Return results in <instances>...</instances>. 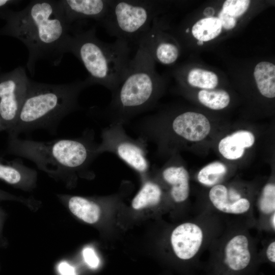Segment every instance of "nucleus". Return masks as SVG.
Segmentation results:
<instances>
[{
  "label": "nucleus",
  "mask_w": 275,
  "mask_h": 275,
  "mask_svg": "<svg viewBox=\"0 0 275 275\" xmlns=\"http://www.w3.org/2000/svg\"><path fill=\"white\" fill-rule=\"evenodd\" d=\"M257 208L259 219L256 226L264 229L269 217L275 213V184L274 182L266 183L262 188L257 200Z\"/></svg>",
  "instance_id": "nucleus-19"
},
{
  "label": "nucleus",
  "mask_w": 275,
  "mask_h": 275,
  "mask_svg": "<svg viewBox=\"0 0 275 275\" xmlns=\"http://www.w3.org/2000/svg\"><path fill=\"white\" fill-rule=\"evenodd\" d=\"M227 172V168L222 162L215 161L203 167L198 173L197 179L200 183L208 187L221 184Z\"/></svg>",
  "instance_id": "nucleus-22"
},
{
  "label": "nucleus",
  "mask_w": 275,
  "mask_h": 275,
  "mask_svg": "<svg viewBox=\"0 0 275 275\" xmlns=\"http://www.w3.org/2000/svg\"><path fill=\"white\" fill-rule=\"evenodd\" d=\"M68 207L73 214L87 223H95L99 218L100 209L99 205L87 198L71 197L68 200Z\"/></svg>",
  "instance_id": "nucleus-17"
},
{
  "label": "nucleus",
  "mask_w": 275,
  "mask_h": 275,
  "mask_svg": "<svg viewBox=\"0 0 275 275\" xmlns=\"http://www.w3.org/2000/svg\"><path fill=\"white\" fill-rule=\"evenodd\" d=\"M170 131L175 138L190 142L203 140L209 134L211 125L207 117L194 112L175 116L170 123Z\"/></svg>",
  "instance_id": "nucleus-11"
},
{
  "label": "nucleus",
  "mask_w": 275,
  "mask_h": 275,
  "mask_svg": "<svg viewBox=\"0 0 275 275\" xmlns=\"http://www.w3.org/2000/svg\"><path fill=\"white\" fill-rule=\"evenodd\" d=\"M123 126L112 124L104 128L97 151L99 155L104 152L114 154L142 176L146 175L150 168L147 142L140 137L129 136Z\"/></svg>",
  "instance_id": "nucleus-7"
},
{
  "label": "nucleus",
  "mask_w": 275,
  "mask_h": 275,
  "mask_svg": "<svg viewBox=\"0 0 275 275\" xmlns=\"http://www.w3.org/2000/svg\"><path fill=\"white\" fill-rule=\"evenodd\" d=\"M198 98L202 104L214 110L226 107L230 101L229 94L223 90H202L199 92Z\"/></svg>",
  "instance_id": "nucleus-23"
},
{
  "label": "nucleus",
  "mask_w": 275,
  "mask_h": 275,
  "mask_svg": "<svg viewBox=\"0 0 275 275\" xmlns=\"http://www.w3.org/2000/svg\"><path fill=\"white\" fill-rule=\"evenodd\" d=\"M19 1L0 0V9L8 8L10 5L19 3Z\"/></svg>",
  "instance_id": "nucleus-29"
},
{
  "label": "nucleus",
  "mask_w": 275,
  "mask_h": 275,
  "mask_svg": "<svg viewBox=\"0 0 275 275\" xmlns=\"http://www.w3.org/2000/svg\"><path fill=\"white\" fill-rule=\"evenodd\" d=\"M254 77L261 95L268 98H274V64L267 61L258 63L254 70Z\"/></svg>",
  "instance_id": "nucleus-16"
},
{
  "label": "nucleus",
  "mask_w": 275,
  "mask_h": 275,
  "mask_svg": "<svg viewBox=\"0 0 275 275\" xmlns=\"http://www.w3.org/2000/svg\"><path fill=\"white\" fill-rule=\"evenodd\" d=\"M29 79L23 67L8 72H3L0 67V117L7 132L16 122Z\"/></svg>",
  "instance_id": "nucleus-8"
},
{
  "label": "nucleus",
  "mask_w": 275,
  "mask_h": 275,
  "mask_svg": "<svg viewBox=\"0 0 275 275\" xmlns=\"http://www.w3.org/2000/svg\"><path fill=\"white\" fill-rule=\"evenodd\" d=\"M162 196V190L158 184L146 180L133 199L132 206L135 209H141L156 206L161 201Z\"/></svg>",
  "instance_id": "nucleus-18"
},
{
  "label": "nucleus",
  "mask_w": 275,
  "mask_h": 275,
  "mask_svg": "<svg viewBox=\"0 0 275 275\" xmlns=\"http://www.w3.org/2000/svg\"><path fill=\"white\" fill-rule=\"evenodd\" d=\"M163 181L170 186V195L174 202L186 201L189 194V176L183 166L171 164L163 168L160 174Z\"/></svg>",
  "instance_id": "nucleus-13"
},
{
  "label": "nucleus",
  "mask_w": 275,
  "mask_h": 275,
  "mask_svg": "<svg viewBox=\"0 0 275 275\" xmlns=\"http://www.w3.org/2000/svg\"><path fill=\"white\" fill-rule=\"evenodd\" d=\"M250 3L249 0H227L224 3L221 10L236 19L247 11Z\"/></svg>",
  "instance_id": "nucleus-24"
},
{
  "label": "nucleus",
  "mask_w": 275,
  "mask_h": 275,
  "mask_svg": "<svg viewBox=\"0 0 275 275\" xmlns=\"http://www.w3.org/2000/svg\"><path fill=\"white\" fill-rule=\"evenodd\" d=\"M83 256L86 262L92 268H96L99 260L94 250L91 248H86L83 250Z\"/></svg>",
  "instance_id": "nucleus-25"
},
{
  "label": "nucleus",
  "mask_w": 275,
  "mask_h": 275,
  "mask_svg": "<svg viewBox=\"0 0 275 275\" xmlns=\"http://www.w3.org/2000/svg\"><path fill=\"white\" fill-rule=\"evenodd\" d=\"M186 80L189 86L203 90H212L218 84V78L215 73L198 68H193L187 72Z\"/></svg>",
  "instance_id": "nucleus-21"
},
{
  "label": "nucleus",
  "mask_w": 275,
  "mask_h": 275,
  "mask_svg": "<svg viewBox=\"0 0 275 275\" xmlns=\"http://www.w3.org/2000/svg\"><path fill=\"white\" fill-rule=\"evenodd\" d=\"M204 44V42L201 41H198L197 42V44L199 46H201V45H203Z\"/></svg>",
  "instance_id": "nucleus-33"
},
{
  "label": "nucleus",
  "mask_w": 275,
  "mask_h": 275,
  "mask_svg": "<svg viewBox=\"0 0 275 275\" xmlns=\"http://www.w3.org/2000/svg\"><path fill=\"white\" fill-rule=\"evenodd\" d=\"M208 198L214 212L236 216L256 224L252 202L235 188L223 184L215 185L211 187Z\"/></svg>",
  "instance_id": "nucleus-9"
},
{
  "label": "nucleus",
  "mask_w": 275,
  "mask_h": 275,
  "mask_svg": "<svg viewBox=\"0 0 275 275\" xmlns=\"http://www.w3.org/2000/svg\"><path fill=\"white\" fill-rule=\"evenodd\" d=\"M161 11L159 1L112 0L100 24L110 36L138 45Z\"/></svg>",
  "instance_id": "nucleus-6"
},
{
  "label": "nucleus",
  "mask_w": 275,
  "mask_h": 275,
  "mask_svg": "<svg viewBox=\"0 0 275 275\" xmlns=\"http://www.w3.org/2000/svg\"><path fill=\"white\" fill-rule=\"evenodd\" d=\"M222 28L217 17H205L193 25L191 33L198 41L207 42L217 37L221 33Z\"/></svg>",
  "instance_id": "nucleus-20"
},
{
  "label": "nucleus",
  "mask_w": 275,
  "mask_h": 275,
  "mask_svg": "<svg viewBox=\"0 0 275 275\" xmlns=\"http://www.w3.org/2000/svg\"><path fill=\"white\" fill-rule=\"evenodd\" d=\"M9 197V195L0 190V199H6Z\"/></svg>",
  "instance_id": "nucleus-31"
},
{
  "label": "nucleus",
  "mask_w": 275,
  "mask_h": 275,
  "mask_svg": "<svg viewBox=\"0 0 275 275\" xmlns=\"http://www.w3.org/2000/svg\"><path fill=\"white\" fill-rule=\"evenodd\" d=\"M215 13L214 9L211 7H208L205 9L203 13L206 17H213Z\"/></svg>",
  "instance_id": "nucleus-30"
},
{
  "label": "nucleus",
  "mask_w": 275,
  "mask_h": 275,
  "mask_svg": "<svg viewBox=\"0 0 275 275\" xmlns=\"http://www.w3.org/2000/svg\"><path fill=\"white\" fill-rule=\"evenodd\" d=\"M217 18L219 20L222 27L226 30L233 29L236 25L237 19L231 17L222 10L219 13Z\"/></svg>",
  "instance_id": "nucleus-26"
},
{
  "label": "nucleus",
  "mask_w": 275,
  "mask_h": 275,
  "mask_svg": "<svg viewBox=\"0 0 275 275\" xmlns=\"http://www.w3.org/2000/svg\"><path fill=\"white\" fill-rule=\"evenodd\" d=\"M255 136L248 130H239L222 139L218 144V150L222 155L229 160H236L244 154L245 149L252 147Z\"/></svg>",
  "instance_id": "nucleus-14"
},
{
  "label": "nucleus",
  "mask_w": 275,
  "mask_h": 275,
  "mask_svg": "<svg viewBox=\"0 0 275 275\" xmlns=\"http://www.w3.org/2000/svg\"><path fill=\"white\" fill-rule=\"evenodd\" d=\"M65 20L74 22L93 20L100 24L106 15L112 0H60Z\"/></svg>",
  "instance_id": "nucleus-10"
},
{
  "label": "nucleus",
  "mask_w": 275,
  "mask_h": 275,
  "mask_svg": "<svg viewBox=\"0 0 275 275\" xmlns=\"http://www.w3.org/2000/svg\"><path fill=\"white\" fill-rule=\"evenodd\" d=\"M163 82L155 70V62L141 40L124 79L113 92L104 114L109 124L124 125L151 110L159 98Z\"/></svg>",
  "instance_id": "nucleus-4"
},
{
  "label": "nucleus",
  "mask_w": 275,
  "mask_h": 275,
  "mask_svg": "<svg viewBox=\"0 0 275 275\" xmlns=\"http://www.w3.org/2000/svg\"><path fill=\"white\" fill-rule=\"evenodd\" d=\"M35 171L24 165L19 159L8 161L0 157V179L13 185L31 181Z\"/></svg>",
  "instance_id": "nucleus-15"
},
{
  "label": "nucleus",
  "mask_w": 275,
  "mask_h": 275,
  "mask_svg": "<svg viewBox=\"0 0 275 275\" xmlns=\"http://www.w3.org/2000/svg\"><path fill=\"white\" fill-rule=\"evenodd\" d=\"M93 130L73 139L48 142L24 140L8 134L6 153L23 157L54 175H74L88 170L99 155Z\"/></svg>",
  "instance_id": "nucleus-2"
},
{
  "label": "nucleus",
  "mask_w": 275,
  "mask_h": 275,
  "mask_svg": "<svg viewBox=\"0 0 275 275\" xmlns=\"http://www.w3.org/2000/svg\"><path fill=\"white\" fill-rule=\"evenodd\" d=\"M168 38L162 32L160 22L156 18L149 31L141 40L146 44L154 62L171 65L178 59L179 47L175 43L168 41Z\"/></svg>",
  "instance_id": "nucleus-12"
},
{
  "label": "nucleus",
  "mask_w": 275,
  "mask_h": 275,
  "mask_svg": "<svg viewBox=\"0 0 275 275\" xmlns=\"http://www.w3.org/2000/svg\"><path fill=\"white\" fill-rule=\"evenodd\" d=\"M6 24L0 35L21 41L29 51L27 68L33 76L36 63L41 60L58 66L64 54L71 26L66 22L60 1L34 0L23 9H0Z\"/></svg>",
  "instance_id": "nucleus-1"
},
{
  "label": "nucleus",
  "mask_w": 275,
  "mask_h": 275,
  "mask_svg": "<svg viewBox=\"0 0 275 275\" xmlns=\"http://www.w3.org/2000/svg\"><path fill=\"white\" fill-rule=\"evenodd\" d=\"M265 257L271 263L275 262V240L274 239L270 240L265 245L263 250Z\"/></svg>",
  "instance_id": "nucleus-27"
},
{
  "label": "nucleus",
  "mask_w": 275,
  "mask_h": 275,
  "mask_svg": "<svg viewBox=\"0 0 275 275\" xmlns=\"http://www.w3.org/2000/svg\"><path fill=\"white\" fill-rule=\"evenodd\" d=\"M90 86L87 78L61 85L30 79L16 122L8 134L18 136L39 129L54 132L64 118L79 109L80 94Z\"/></svg>",
  "instance_id": "nucleus-5"
},
{
  "label": "nucleus",
  "mask_w": 275,
  "mask_h": 275,
  "mask_svg": "<svg viewBox=\"0 0 275 275\" xmlns=\"http://www.w3.org/2000/svg\"><path fill=\"white\" fill-rule=\"evenodd\" d=\"M59 270L61 275H76L74 267L65 261L59 264Z\"/></svg>",
  "instance_id": "nucleus-28"
},
{
  "label": "nucleus",
  "mask_w": 275,
  "mask_h": 275,
  "mask_svg": "<svg viewBox=\"0 0 275 275\" xmlns=\"http://www.w3.org/2000/svg\"><path fill=\"white\" fill-rule=\"evenodd\" d=\"M96 32L95 26L83 30L72 25L64 51L73 54L82 64L91 86L99 85L113 93L130 67V47L120 39L112 43L102 41Z\"/></svg>",
  "instance_id": "nucleus-3"
},
{
  "label": "nucleus",
  "mask_w": 275,
  "mask_h": 275,
  "mask_svg": "<svg viewBox=\"0 0 275 275\" xmlns=\"http://www.w3.org/2000/svg\"><path fill=\"white\" fill-rule=\"evenodd\" d=\"M4 130H6V127L5 126V125H4L3 122H2V120L1 118V117H0V132L1 131H4Z\"/></svg>",
  "instance_id": "nucleus-32"
}]
</instances>
